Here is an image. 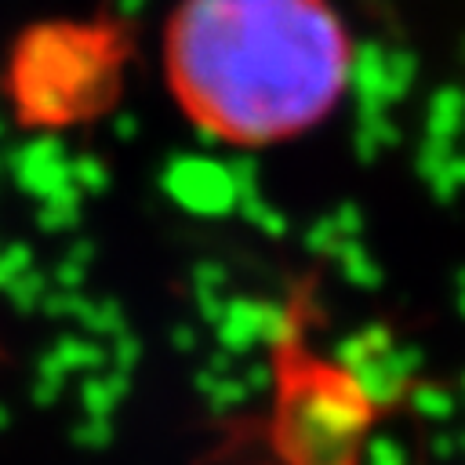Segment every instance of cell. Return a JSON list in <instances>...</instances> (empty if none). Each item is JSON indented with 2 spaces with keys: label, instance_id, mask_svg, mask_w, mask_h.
I'll use <instances>...</instances> for the list:
<instances>
[{
  "label": "cell",
  "instance_id": "6da1fadb",
  "mask_svg": "<svg viewBox=\"0 0 465 465\" xmlns=\"http://www.w3.org/2000/svg\"><path fill=\"white\" fill-rule=\"evenodd\" d=\"M163 69L200 131L276 145L338 105L349 33L331 0H182L163 29Z\"/></svg>",
  "mask_w": 465,
  "mask_h": 465
},
{
  "label": "cell",
  "instance_id": "7a4b0ae2",
  "mask_svg": "<svg viewBox=\"0 0 465 465\" xmlns=\"http://www.w3.org/2000/svg\"><path fill=\"white\" fill-rule=\"evenodd\" d=\"M367 421V400L352 374L305 367L291 360L280 378L276 436L283 465H352L360 432Z\"/></svg>",
  "mask_w": 465,
  "mask_h": 465
}]
</instances>
